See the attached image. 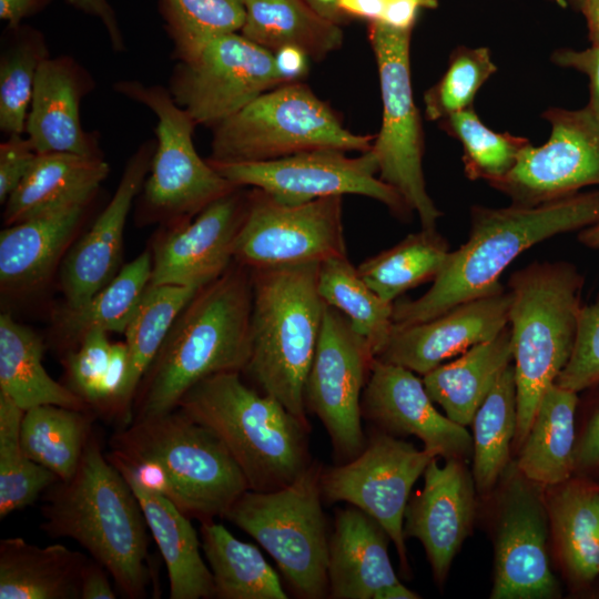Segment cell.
<instances>
[{"label": "cell", "instance_id": "cell-19", "mask_svg": "<svg viewBox=\"0 0 599 599\" xmlns=\"http://www.w3.org/2000/svg\"><path fill=\"white\" fill-rule=\"evenodd\" d=\"M248 193L240 186L192 220L171 226L154 245L150 284L202 287L222 275L234 261Z\"/></svg>", "mask_w": 599, "mask_h": 599}, {"label": "cell", "instance_id": "cell-29", "mask_svg": "<svg viewBox=\"0 0 599 599\" xmlns=\"http://www.w3.org/2000/svg\"><path fill=\"white\" fill-rule=\"evenodd\" d=\"M89 559L61 544L39 547L23 538L0 541V599H80Z\"/></svg>", "mask_w": 599, "mask_h": 599}, {"label": "cell", "instance_id": "cell-61", "mask_svg": "<svg viewBox=\"0 0 599 599\" xmlns=\"http://www.w3.org/2000/svg\"><path fill=\"white\" fill-rule=\"evenodd\" d=\"M581 241L587 247L599 251V223L585 229Z\"/></svg>", "mask_w": 599, "mask_h": 599}, {"label": "cell", "instance_id": "cell-51", "mask_svg": "<svg viewBox=\"0 0 599 599\" xmlns=\"http://www.w3.org/2000/svg\"><path fill=\"white\" fill-rule=\"evenodd\" d=\"M74 9L97 18L104 27L111 48L115 52L125 50V41L114 9L109 0H65Z\"/></svg>", "mask_w": 599, "mask_h": 599}, {"label": "cell", "instance_id": "cell-33", "mask_svg": "<svg viewBox=\"0 0 599 599\" xmlns=\"http://www.w3.org/2000/svg\"><path fill=\"white\" fill-rule=\"evenodd\" d=\"M43 344L30 328L9 314L0 316V392L27 410L57 405L89 412L85 400L70 387L55 382L42 364Z\"/></svg>", "mask_w": 599, "mask_h": 599}, {"label": "cell", "instance_id": "cell-4", "mask_svg": "<svg viewBox=\"0 0 599 599\" xmlns=\"http://www.w3.org/2000/svg\"><path fill=\"white\" fill-rule=\"evenodd\" d=\"M177 408L219 436L251 490L281 489L312 463L311 426L275 397L248 387L240 372L200 380L184 394Z\"/></svg>", "mask_w": 599, "mask_h": 599}, {"label": "cell", "instance_id": "cell-14", "mask_svg": "<svg viewBox=\"0 0 599 599\" xmlns=\"http://www.w3.org/2000/svg\"><path fill=\"white\" fill-rule=\"evenodd\" d=\"M375 358L349 321L326 305L304 402L324 425L337 464L354 459L366 446L362 396Z\"/></svg>", "mask_w": 599, "mask_h": 599}, {"label": "cell", "instance_id": "cell-1", "mask_svg": "<svg viewBox=\"0 0 599 599\" xmlns=\"http://www.w3.org/2000/svg\"><path fill=\"white\" fill-rule=\"evenodd\" d=\"M599 223V190L538 205L475 206L467 241L450 251L430 288L394 303V325L429 321L468 301L504 291L500 275L524 251L555 235Z\"/></svg>", "mask_w": 599, "mask_h": 599}, {"label": "cell", "instance_id": "cell-20", "mask_svg": "<svg viewBox=\"0 0 599 599\" xmlns=\"http://www.w3.org/2000/svg\"><path fill=\"white\" fill-rule=\"evenodd\" d=\"M362 416L393 436L413 435L445 459L465 460L473 437L434 406L423 379L397 364L375 358L362 396Z\"/></svg>", "mask_w": 599, "mask_h": 599}, {"label": "cell", "instance_id": "cell-46", "mask_svg": "<svg viewBox=\"0 0 599 599\" xmlns=\"http://www.w3.org/2000/svg\"><path fill=\"white\" fill-rule=\"evenodd\" d=\"M496 71L488 48H457L440 80L424 94L426 116L441 121L470 108L476 93Z\"/></svg>", "mask_w": 599, "mask_h": 599}, {"label": "cell", "instance_id": "cell-53", "mask_svg": "<svg viewBox=\"0 0 599 599\" xmlns=\"http://www.w3.org/2000/svg\"><path fill=\"white\" fill-rule=\"evenodd\" d=\"M276 74L281 84L300 82L308 71L311 59L296 47H283L273 52Z\"/></svg>", "mask_w": 599, "mask_h": 599}, {"label": "cell", "instance_id": "cell-5", "mask_svg": "<svg viewBox=\"0 0 599 599\" xmlns=\"http://www.w3.org/2000/svg\"><path fill=\"white\" fill-rule=\"evenodd\" d=\"M319 266L251 271V356L244 373L307 426L304 388L326 308Z\"/></svg>", "mask_w": 599, "mask_h": 599}, {"label": "cell", "instance_id": "cell-3", "mask_svg": "<svg viewBox=\"0 0 599 599\" xmlns=\"http://www.w3.org/2000/svg\"><path fill=\"white\" fill-rule=\"evenodd\" d=\"M41 514L47 535L79 542L125 597L146 596L152 580L148 525L134 491L93 434L74 475L45 490Z\"/></svg>", "mask_w": 599, "mask_h": 599}, {"label": "cell", "instance_id": "cell-34", "mask_svg": "<svg viewBox=\"0 0 599 599\" xmlns=\"http://www.w3.org/2000/svg\"><path fill=\"white\" fill-rule=\"evenodd\" d=\"M241 33L274 52L296 47L322 60L343 44L342 26L314 11L304 0H245Z\"/></svg>", "mask_w": 599, "mask_h": 599}, {"label": "cell", "instance_id": "cell-11", "mask_svg": "<svg viewBox=\"0 0 599 599\" xmlns=\"http://www.w3.org/2000/svg\"><path fill=\"white\" fill-rule=\"evenodd\" d=\"M410 37L412 30H398L380 21L368 23L383 103L382 125L372 150L380 180L417 213L422 229L436 230L441 212L429 196L424 177V133L412 90Z\"/></svg>", "mask_w": 599, "mask_h": 599}, {"label": "cell", "instance_id": "cell-2", "mask_svg": "<svg viewBox=\"0 0 599 599\" xmlns=\"http://www.w3.org/2000/svg\"><path fill=\"white\" fill-rule=\"evenodd\" d=\"M251 270L233 261L176 317L139 385L132 422L176 409L184 394L209 376L244 373L251 356Z\"/></svg>", "mask_w": 599, "mask_h": 599}, {"label": "cell", "instance_id": "cell-27", "mask_svg": "<svg viewBox=\"0 0 599 599\" xmlns=\"http://www.w3.org/2000/svg\"><path fill=\"white\" fill-rule=\"evenodd\" d=\"M109 172L103 156L67 152L38 154L4 203L3 222L9 226L69 204L93 200Z\"/></svg>", "mask_w": 599, "mask_h": 599}, {"label": "cell", "instance_id": "cell-49", "mask_svg": "<svg viewBox=\"0 0 599 599\" xmlns=\"http://www.w3.org/2000/svg\"><path fill=\"white\" fill-rule=\"evenodd\" d=\"M38 153L24 133L0 143V203L4 204L31 169Z\"/></svg>", "mask_w": 599, "mask_h": 599}, {"label": "cell", "instance_id": "cell-55", "mask_svg": "<svg viewBox=\"0 0 599 599\" xmlns=\"http://www.w3.org/2000/svg\"><path fill=\"white\" fill-rule=\"evenodd\" d=\"M108 573V570L99 561L89 559L81 577L80 599L116 598Z\"/></svg>", "mask_w": 599, "mask_h": 599}, {"label": "cell", "instance_id": "cell-50", "mask_svg": "<svg viewBox=\"0 0 599 599\" xmlns=\"http://www.w3.org/2000/svg\"><path fill=\"white\" fill-rule=\"evenodd\" d=\"M551 61L558 67L572 69L588 77L589 103L599 110V47L591 45L582 50L558 49L551 54Z\"/></svg>", "mask_w": 599, "mask_h": 599}, {"label": "cell", "instance_id": "cell-56", "mask_svg": "<svg viewBox=\"0 0 599 599\" xmlns=\"http://www.w3.org/2000/svg\"><path fill=\"white\" fill-rule=\"evenodd\" d=\"M52 0H0V19L14 28L44 10Z\"/></svg>", "mask_w": 599, "mask_h": 599}, {"label": "cell", "instance_id": "cell-57", "mask_svg": "<svg viewBox=\"0 0 599 599\" xmlns=\"http://www.w3.org/2000/svg\"><path fill=\"white\" fill-rule=\"evenodd\" d=\"M386 0H339V10L348 18L364 19L369 22L380 21Z\"/></svg>", "mask_w": 599, "mask_h": 599}, {"label": "cell", "instance_id": "cell-24", "mask_svg": "<svg viewBox=\"0 0 599 599\" xmlns=\"http://www.w3.org/2000/svg\"><path fill=\"white\" fill-rule=\"evenodd\" d=\"M95 87L92 74L74 58H47L40 65L24 134L35 152L103 156L98 136L83 129L80 106Z\"/></svg>", "mask_w": 599, "mask_h": 599}, {"label": "cell", "instance_id": "cell-52", "mask_svg": "<svg viewBox=\"0 0 599 599\" xmlns=\"http://www.w3.org/2000/svg\"><path fill=\"white\" fill-rule=\"evenodd\" d=\"M439 0H386L380 22L398 29L412 30L420 9H435Z\"/></svg>", "mask_w": 599, "mask_h": 599}, {"label": "cell", "instance_id": "cell-48", "mask_svg": "<svg viewBox=\"0 0 599 599\" xmlns=\"http://www.w3.org/2000/svg\"><path fill=\"white\" fill-rule=\"evenodd\" d=\"M556 383L576 393L599 384V300L581 305L573 349Z\"/></svg>", "mask_w": 599, "mask_h": 599}, {"label": "cell", "instance_id": "cell-62", "mask_svg": "<svg viewBox=\"0 0 599 599\" xmlns=\"http://www.w3.org/2000/svg\"><path fill=\"white\" fill-rule=\"evenodd\" d=\"M558 4L581 11L586 0H555Z\"/></svg>", "mask_w": 599, "mask_h": 599}, {"label": "cell", "instance_id": "cell-18", "mask_svg": "<svg viewBox=\"0 0 599 599\" xmlns=\"http://www.w3.org/2000/svg\"><path fill=\"white\" fill-rule=\"evenodd\" d=\"M540 485L515 469L504 488L490 598L546 599L558 595L547 552L548 511Z\"/></svg>", "mask_w": 599, "mask_h": 599}, {"label": "cell", "instance_id": "cell-16", "mask_svg": "<svg viewBox=\"0 0 599 599\" xmlns=\"http://www.w3.org/2000/svg\"><path fill=\"white\" fill-rule=\"evenodd\" d=\"M277 85L273 52L233 32L176 61L166 88L196 125L212 129Z\"/></svg>", "mask_w": 599, "mask_h": 599}, {"label": "cell", "instance_id": "cell-32", "mask_svg": "<svg viewBox=\"0 0 599 599\" xmlns=\"http://www.w3.org/2000/svg\"><path fill=\"white\" fill-rule=\"evenodd\" d=\"M201 287L152 285L125 329L128 366L113 417L122 427L132 422V408L139 385L160 351L173 323Z\"/></svg>", "mask_w": 599, "mask_h": 599}, {"label": "cell", "instance_id": "cell-17", "mask_svg": "<svg viewBox=\"0 0 599 599\" xmlns=\"http://www.w3.org/2000/svg\"><path fill=\"white\" fill-rule=\"evenodd\" d=\"M550 124L541 145L528 143L512 169L491 186L512 203L538 205L599 185V110L550 108L542 113Z\"/></svg>", "mask_w": 599, "mask_h": 599}, {"label": "cell", "instance_id": "cell-63", "mask_svg": "<svg viewBox=\"0 0 599 599\" xmlns=\"http://www.w3.org/2000/svg\"><path fill=\"white\" fill-rule=\"evenodd\" d=\"M596 108V106H595Z\"/></svg>", "mask_w": 599, "mask_h": 599}, {"label": "cell", "instance_id": "cell-35", "mask_svg": "<svg viewBox=\"0 0 599 599\" xmlns=\"http://www.w3.org/2000/svg\"><path fill=\"white\" fill-rule=\"evenodd\" d=\"M152 276V254L143 252L125 264L116 275L85 303L59 311L57 334L68 348L74 349L91 331L125 333Z\"/></svg>", "mask_w": 599, "mask_h": 599}, {"label": "cell", "instance_id": "cell-6", "mask_svg": "<svg viewBox=\"0 0 599 599\" xmlns=\"http://www.w3.org/2000/svg\"><path fill=\"white\" fill-rule=\"evenodd\" d=\"M583 276L568 262L531 263L509 278V323L517 387V430L522 445L547 388L571 356Z\"/></svg>", "mask_w": 599, "mask_h": 599}, {"label": "cell", "instance_id": "cell-10", "mask_svg": "<svg viewBox=\"0 0 599 599\" xmlns=\"http://www.w3.org/2000/svg\"><path fill=\"white\" fill-rule=\"evenodd\" d=\"M113 89L156 116L155 150L140 199L146 222L182 224L240 187L199 155L193 141L196 123L166 87L121 80Z\"/></svg>", "mask_w": 599, "mask_h": 599}, {"label": "cell", "instance_id": "cell-36", "mask_svg": "<svg viewBox=\"0 0 599 599\" xmlns=\"http://www.w3.org/2000/svg\"><path fill=\"white\" fill-rule=\"evenodd\" d=\"M548 517L561 560L581 582L599 576V485L568 479L555 486Z\"/></svg>", "mask_w": 599, "mask_h": 599}, {"label": "cell", "instance_id": "cell-31", "mask_svg": "<svg viewBox=\"0 0 599 599\" xmlns=\"http://www.w3.org/2000/svg\"><path fill=\"white\" fill-rule=\"evenodd\" d=\"M577 394L557 383L544 393L516 465L530 481L555 487L575 471Z\"/></svg>", "mask_w": 599, "mask_h": 599}, {"label": "cell", "instance_id": "cell-43", "mask_svg": "<svg viewBox=\"0 0 599 599\" xmlns=\"http://www.w3.org/2000/svg\"><path fill=\"white\" fill-rule=\"evenodd\" d=\"M175 61L194 58L215 38L241 31L245 0H159Z\"/></svg>", "mask_w": 599, "mask_h": 599}, {"label": "cell", "instance_id": "cell-41", "mask_svg": "<svg viewBox=\"0 0 599 599\" xmlns=\"http://www.w3.org/2000/svg\"><path fill=\"white\" fill-rule=\"evenodd\" d=\"M318 292L326 305L339 311L377 357L394 328V303L380 298L347 256L321 263Z\"/></svg>", "mask_w": 599, "mask_h": 599}, {"label": "cell", "instance_id": "cell-22", "mask_svg": "<svg viewBox=\"0 0 599 599\" xmlns=\"http://www.w3.org/2000/svg\"><path fill=\"white\" fill-rule=\"evenodd\" d=\"M475 481L463 460L434 458L424 471V486L408 500L405 537L423 545L435 580L444 583L475 517Z\"/></svg>", "mask_w": 599, "mask_h": 599}, {"label": "cell", "instance_id": "cell-30", "mask_svg": "<svg viewBox=\"0 0 599 599\" xmlns=\"http://www.w3.org/2000/svg\"><path fill=\"white\" fill-rule=\"evenodd\" d=\"M512 343L509 326L495 337L479 343L460 356L423 375L432 400L445 415L461 426L474 416L502 372L511 364Z\"/></svg>", "mask_w": 599, "mask_h": 599}, {"label": "cell", "instance_id": "cell-13", "mask_svg": "<svg viewBox=\"0 0 599 599\" xmlns=\"http://www.w3.org/2000/svg\"><path fill=\"white\" fill-rule=\"evenodd\" d=\"M342 197L287 205L253 187L234 242V262L253 271L346 256Z\"/></svg>", "mask_w": 599, "mask_h": 599}, {"label": "cell", "instance_id": "cell-40", "mask_svg": "<svg viewBox=\"0 0 599 599\" xmlns=\"http://www.w3.org/2000/svg\"><path fill=\"white\" fill-rule=\"evenodd\" d=\"M449 253L447 241L436 230L422 229L366 258L357 271L380 298L395 303L408 290L434 281Z\"/></svg>", "mask_w": 599, "mask_h": 599}, {"label": "cell", "instance_id": "cell-47", "mask_svg": "<svg viewBox=\"0 0 599 599\" xmlns=\"http://www.w3.org/2000/svg\"><path fill=\"white\" fill-rule=\"evenodd\" d=\"M108 334L99 329L89 332L64 358L70 388L91 408H100L109 372L112 343Z\"/></svg>", "mask_w": 599, "mask_h": 599}, {"label": "cell", "instance_id": "cell-39", "mask_svg": "<svg viewBox=\"0 0 599 599\" xmlns=\"http://www.w3.org/2000/svg\"><path fill=\"white\" fill-rule=\"evenodd\" d=\"M91 435L88 412L39 405L24 410L20 438L30 459L67 480L77 471Z\"/></svg>", "mask_w": 599, "mask_h": 599}, {"label": "cell", "instance_id": "cell-59", "mask_svg": "<svg viewBox=\"0 0 599 599\" xmlns=\"http://www.w3.org/2000/svg\"><path fill=\"white\" fill-rule=\"evenodd\" d=\"M580 12L586 19L591 45L599 47V0H586Z\"/></svg>", "mask_w": 599, "mask_h": 599}, {"label": "cell", "instance_id": "cell-7", "mask_svg": "<svg viewBox=\"0 0 599 599\" xmlns=\"http://www.w3.org/2000/svg\"><path fill=\"white\" fill-rule=\"evenodd\" d=\"M110 447L121 459L156 464L167 481L166 498L201 522L225 518L248 489L219 436L179 408L131 422L112 435Z\"/></svg>", "mask_w": 599, "mask_h": 599}, {"label": "cell", "instance_id": "cell-58", "mask_svg": "<svg viewBox=\"0 0 599 599\" xmlns=\"http://www.w3.org/2000/svg\"><path fill=\"white\" fill-rule=\"evenodd\" d=\"M314 11L323 18L336 23L344 24L349 19L339 10V0H304Z\"/></svg>", "mask_w": 599, "mask_h": 599}, {"label": "cell", "instance_id": "cell-60", "mask_svg": "<svg viewBox=\"0 0 599 599\" xmlns=\"http://www.w3.org/2000/svg\"><path fill=\"white\" fill-rule=\"evenodd\" d=\"M418 593L408 589L400 581L384 587L374 597V599H417Z\"/></svg>", "mask_w": 599, "mask_h": 599}, {"label": "cell", "instance_id": "cell-25", "mask_svg": "<svg viewBox=\"0 0 599 599\" xmlns=\"http://www.w3.org/2000/svg\"><path fill=\"white\" fill-rule=\"evenodd\" d=\"M91 202L69 204L6 226L1 231L2 293H29L49 280L69 251Z\"/></svg>", "mask_w": 599, "mask_h": 599}, {"label": "cell", "instance_id": "cell-8", "mask_svg": "<svg viewBox=\"0 0 599 599\" xmlns=\"http://www.w3.org/2000/svg\"><path fill=\"white\" fill-rule=\"evenodd\" d=\"M375 136L348 131L301 82L277 85L212 128L209 161L260 162L317 149L366 152Z\"/></svg>", "mask_w": 599, "mask_h": 599}, {"label": "cell", "instance_id": "cell-28", "mask_svg": "<svg viewBox=\"0 0 599 599\" xmlns=\"http://www.w3.org/2000/svg\"><path fill=\"white\" fill-rule=\"evenodd\" d=\"M142 508L148 529L165 562L171 599H210L215 597L211 569L200 549L201 539L183 514L170 499L125 477Z\"/></svg>", "mask_w": 599, "mask_h": 599}, {"label": "cell", "instance_id": "cell-15", "mask_svg": "<svg viewBox=\"0 0 599 599\" xmlns=\"http://www.w3.org/2000/svg\"><path fill=\"white\" fill-rule=\"evenodd\" d=\"M436 453L378 430L354 459L323 468V500L354 506L375 519L393 541L404 570L408 569L404 534L412 488Z\"/></svg>", "mask_w": 599, "mask_h": 599}, {"label": "cell", "instance_id": "cell-12", "mask_svg": "<svg viewBox=\"0 0 599 599\" xmlns=\"http://www.w3.org/2000/svg\"><path fill=\"white\" fill-rule=\"evenodd\" d=\"M345 152L317 149L275 160L243 163L206 160L235 185L261 190L283 204L298 205L323 197L355 194L383 203L399 217L412 212L402 195L380 180L372 149L354 158Z\"/></svg>", "mask_w": 599, "mask_h": 599}, {"label": "cell", "instance_id": "cell-54", "mask_svg": "<svg viewBox=\"0 0 599 599\" xmlns=\"http://www.w3.org/2000/svg\"><path fill=\"white\" fill-rule=\"evenodd\" d=\"M599 467V408L589 419L576 445L575 470Z\"/></svg>", "mask_w": 599, "mask_h": 599}, {"label": "cell", "instance_id": "cell-21", "mask_svg": "<svg viewBox=\"0 0 599 599\" xmlns=\"http://www.w3.org/2000/svg\"><path fill=\"white\" fill-rule=\"evenodd\" d=\"M154 150L155 139H151L130 156L111 200L63 257L60 283L67 307L85 303L116 275L128 215L150 172Z\"/></svg>", "mask_w": 599, "mask_h": 599}, {"label": "cell", "instance_id": "cell-9", "mask_svg": "<svg viewBox=\"0 0 599 599\" xmlns=\"http://www.w3.org/2000/svg\"><path fill=\"white\" fill-rule=\"evenodd\" d=\"M322 470L312 461L281 489H247L225 516L268 552L303 599L328 598L329 536L322 507Z\"/></svg>", "mask_w": 599, "mask_h": 599}, {"label": "cell", "instance_id": "cell-38", "mask_svg": "<svg viewBox=\"0 0 599 599\" xmlns=\"http://www.w3.org/2000/svg\"><path fill=\"white\" fill-rule=\"evenodd\" d=\"M517 387L514 365L499 376L473 419V477L480 494L493 490L508 469L517 430Z\"/></svg>", "mask_w": 599, "mask_h": 599}, {"label": "cell", "instance_id": "cell-44", "mask_svg": "<svg viewBox=\"0 0 599 599\" xmlns=\"http://www.w3.org/2000/svg\"><path fill=\"white\" fill-rule=\"evenodd\" d=\"M24 410L0 392V518L26 508L45 493L58 476L30 459L21 446Z\"/></svg>", "mask_w": 599, "mask_h": 599}, {"label": "cell", "instance_id": "cell-45", "mask_svg": "<svg viewBox=\"0 0 599 599\" xmlns=\"http://www.w3.org/2000/svg\"><path fill=\"white\" fill-rule=\"evenodd\" d=\"M441 128L463 145L466 175L489 184L505 176L520 151L530 143L521 136L493 131L471 106L441 120Z\"/></svg>", "mask_w": 599, "mask_h": 599}, {"label": "cell", "instance_id": "cell-26", "mask_svg": "<svg viewBox=\"0 0 599 599\" xmlns=\"http://www.w3.org/2000/svg\"><path fill=\"white\" fill-rule=\"evenodd\" d=\"M389 536L352 506L336 509L328 546V598L374 599L398 580L388 555Z\"/></svg>", "mask_w": 599, "mask_h": 599}, {"label": "cell", "instance_id": "cell-42", "mask_svg": "<svg viewBox=\"0 0 599 599\" xmlns=\"http://www.w3.org/2000/svg\"><path fill=\"white\" fill-rule=\"evenodd\" d=\"M0 49V131L24 133L35 77L50 50L44 34L23 23L6 27Z\"/></svg>", "mask_w": 599, "mask_h": 599}, {"label": "cell", "instance_id": "cell-23", "mask_svg": "<svg viewBox=\"0 0 599 599\" xmlns=\"http://www.w3.org/2000/svg\"><path fill=\"white\" fill-rule=\"evenodd\" d=\"M509 292L459 304L429 321L397 326L376 357L425 375L453 356L498 335L509 323Z\"/></svg>", "mask_w": 599, "mask_h": 599}, {"label": "cell", "instance_id": "cell-37", "mask_svg": "<svg viewBox=\"0 0 599 599\" xmlns=\"http://www.w3.org/2000/svg\"><path fill=\"white\" fill-rule=\"evenodd\" d=\"M201 546L219 599H287L276 571L260 549L214 520L201 522Z\"/></svg>", "mask_w": 599, "mask_h": 599}]
</instances>
